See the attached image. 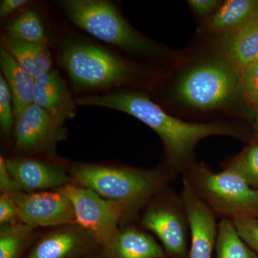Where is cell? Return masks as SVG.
I'll return each instance as SVG.
<instances>
[{
  "label": "cell",
  "mask_w": 258,
  "mask_h": 258,
  "mask_svg": "<svg viewBox=\"0 0 258 258\" xmlns=\"http://www.w3.org/2000/svg\"><path fill=\"white\" fill-rule=\"evenodd\" d=\"M77 106L103 107L123 112L143 122L159 136L164 145L167 166L181 176L196 163L195 149L202 139L212 136L243 138L240 128L221 123H190L168 114L149 96L137 91H115L81 97Z\"/></svg>",
  "instance_id": "obj_1"
},
{
  "label": "cell",
  "mask_w": 258,
  "mask_h": 258,
  "mask_svg": "<svg viewBox=\"0 0 258 258\" xmlns=\"http://www.w3.org/2000/svg\"><path fill=\"white\" fill-rule=\"evenodd\" d=\"M69 173L80 186L121 205L128 219L140 213L156 194L179 176L164 164L142 169L76 163L71 164Z\"/></svg>",
  "instance_id": "obj_2"
},
{
  "label": "cell",
  "mask_w": 258,
  "mask_h": 258,
  "mask_svg": "<svg viewBox=\"0 0 258 258\" xmlns=\"http://www.w3.org/2000/svg\"><path fill=\"white\" fill-rule=\"evenodd\" d=\"M59 62L75 87L81 91L120 87L144 74L137 64L89 42H66L61 47Z\"/></svg>",
  "instance_id": "obj_3"
},
{
  "label": "cell",
  "mask_w": 258,
  "mask_h": 258,
  "mask_svg": "<svg viewBox=\"0 0 258 258\" xmlns=\"http://www.w3.org/2000/svg\"><path fill=\"white\" fill-rule=\"evenodd\" d=\"M182 179L217 217L230 220L258 217V189L235 173L216 172L205 163L196 162Z\"/></svg>",
  "instance_id": "obj_4"
},
{
  "label": "cell",
  "mask_w": 258,
  "mask_h": 258,
  "mask_svg": "<svg viewBox=\"0 0 258 258\" xmlns=\"http://www.w3.org/2000/svg\"><path fill=\"white\" fill-rule=\"evenodd\" d=\"M60 5L76 26L95 38L122 50L138 53L157 52L155 45L126 21L107 0H63Z\"/></svg>",
  "instance_id": "obj_5"
},
{
  "label": "cell",
  "mask_w": 258,
  "mask_h": 258,
  "mask_svg": "<svg viewBox=\"0 0 258 258\" xmlns=\"http://www.w3.org/2000/svg\"><path fill=\"white\" fill-rule=\"evenodd\" d=\"M142 212L141 225L159 239L167 258H187L189 219L180 194L167 185L151 199Z\"/></svg>",
  "instance_id": "obj_6"
},
{
  "label": "cell",
  "mask_w": 258,
  "mask_h": 258,
  "mask_svg": "<svg viewBox=\"0 0 258 258\" xmlns=\"http://www.w3.org/2000/svg\"><path fill=\"white\" fill-rule=\"evenodd\" d=\"M238 74L227 62H208L188 71L179 81L177 94L198 109L223 106L238 92Z\"/></svg>",
  "instance_id": "obj_7"
},
{
  "label": "cell",
  "mask_w": 258,
  "mask_h": 258,
  "mask_svg": "<svg viewBox=\"0 0 258 258\" xmlns=\"http://www.w3.org/2000/svg\"><path fill=\"white\" fill-rule=\"evenodd\" d=\"M56 191L71 200L76 223L101 247L118 231L120 222L127 218L121 205L102 198L88 188L69 183Z\"/></svg>",
  "instance_id": "obj_8"
},
{
  "label": "cell",
  "mask_w": 258,
  "mask_h": 258,
  "mask_svg": "<svg viewBox=\"0 0 258 258\" xmlns=\"http://www.w3.org/2000/svg\"><path fill=\"white\" fill-rule=\"evenodd\" d=\"M13 137L19 152L50 154L55 152L57 144L67 138V130L32 103L15 119Z\"/></svg>",
  "instance_id": "obj_9"
},
{
  "label": "cell",
  "mask_w": 258,
  "mask_h": 258,
  "mask_svg": "<svg viewBox=\"0 0 258 258\" xmlns=\"http://www.w3.org/2000/svg\"><path fill=\"white\" fill-rule=\"evenodd\" d=\"M18 207L21 223L30 227H52L76 223L71 200L62 193L24 192L12 194Z\"/></svg>",
  "instance_id": "obj_10"
},
{
  "label": "cell",
  "mask_w": 258,
  "mask_h": 258,
  "mask_svg": "<svg viewBox=\"0 0 258 258\" xmlns=\"http://www.w3.org/2000/svg\"><path fill=\"white\" fill-rule=\"evenodd\" d=\"M179 194L189 219L190 241L187 258H213L218 233L217 217L184 179Z\"/></svg>",
  "instance_id": "obj_11"
},
{
  "label": "cell",
  "mask_w": 258,
  "mask_h": 258,
  "mask_svg": "<svg viewBox=\"0 0 258 258\" xmlns=\"http://www.w3.org/2000/svg\"><path fill=\"white\" fill-rule=\"evenodd\" d=\"M98 244L81 227H64L44 236L24 258H86Z\"/></svg>",
  "instance_id": "obj_12"
},
{
  "label": "cell",
  "mask_w": 258,
  "mask_h": 258,
  "mask_svg": "<svg viewBox=\"0 0 258 258\" xmlns=\"http://www.w3.org/2000/svg\"><path fill=\"white\" fill-rule=\"evenodd\" d=\"M33 103L40 107L57 122L63 125L77 113V104L67 83L57 70L35 79Z\"/></svg>",
  "instance_id": "obj_13"
},
{
  "label": "cell",
  "mask_w": 258,
  "mask_h": 258,
  "mask_svg": "<svg viewBox=\"0 0 258 258\" xmlns=\"http://www.w3.org/2000/svg\"><path fill=\"white\" fill-rule=\"evenodd\" d=\"M6 162L13 179L25 192L59 189L71 179L62 168L38 159L14 158Z\"/></svg>",
  "instance_id": "obj_14"
},
{
  "label": "cell",
  "mask_w": 258,
  "mask_h": 258,
  "mask_svg": "<svg viewBox=\"0 0 258 258\" xmlns=\"http://www.w3.org/2000/svg\"><path fill=\"white\" fill-rule=\"evenodd\" d=\"M100 258H167L165 251L150 234L135 227L118 229L101 247Z\"/></svg>",
  "instance_id": "obj_15"
},
{
  "label": "cell",
  "mask_w": 258,
  "mask_h": 258,
  "mask_svg": "<svg viewBox=\"0 0 258 258\" xmlns=\"http://www.w3.org/2000/svg\"><path fill=\"white\" fill-rule=\"evenodd\" d=\"M1 46L32 79H36L52 70V55L47 45L23 41L4 33L1 37Z\"/></svg>",
  "instance_id": "obj_16"
},
{
  "label": "cell",
  "mask_w": 258,
  "mask_h": 258,
  "mask_svg": "<svg viewBox=\"0 0 258 258\" xmlns=\"http://www.w3.org/2000/svg\"><path fill=\"white\" fill-rule=\"evenodd\" d=\"M224 52L237 74L258 60V18L228 32Z\"/></svg>",
  "instance_id": "obj_17"
},
{
  "label": "cell",
  "mask_w": 258,
  "mask_h": 258,
  "mask_svg": "<svg viewBox=\"0 0 258 258\" xmlns=\"http://www.w3.org/2000/svg\"><path fill=\"white\" fill-rule=\"evenodd\" d=\"M0 66L13 98L15 118L33 103L35 79L27 74L4 49L0 50Z\"/></svg>",
  "instance_id": "obj_18"
},
{
  "label": "cell",
  "mask_w": 258,
  "mask_h": 258,
  "mask_svg": "<svg viewBox=\"0 0 258 258\" xmlns=\"http://www.w3.org/2000/svg\"><path fill=\"white\" fill-rule=\"evenodd\" d=\"M258 18V0H227L208 23L210 31L230 32Z\"/></svg>",
  "instance_id": "obj_19"
},
{
  "label": "cell",
  "mask_w": 258,
  "mask_h": 258,
  "mask_svg": "<svg viewBox=\"0 0 258 258\" xmlns=\"http://www.w3.org/2000/svg\"><path fill=\"white\" fill-rule=\"evenodd\" d=\"M215 258H258V255L241 238L232 220L221 219L218 224V233Z\"/></svg>",
  "instance_id": "obj_20"
},
{
  "label": "cell",
  "mask_w": 258,
  "mask_h": 258,
  "mask_svg": "<svg viewBox=\"0 0 258 258\" xmlns=\"http://www.w3.org/2000/svg\"><path fill=\"white\" fill-rule=\"evenodd\" d=\"M5 31V34L13 38L49 46L41 18L33 10H26L19 15L8 24Z\"/></svg>",
  "instance_id": "obj_21"
},
{
  "label": "cell",
  "mask_w": 258,
  "mask_h": 258,
  "mask_svg": "<svg viewBox=\"0 0 258 258\" xmlns=\"http://www.w3.org/2000/svg\"><path fill=\"white\" fill-rule=\"evenodd\" d=\"M33 229L23 223L3 227L0 234V258H23L31 242Z\"/></svg>",
  "instance_id": "obj_22"
},
{
  "label": "cell",
  "mask_w": 258,
  "mask_h": 258,
  "mask_svg": "<svg viewBox=\"0 0 258 258\" xmlns=\"http://www.w3.org/2000/svg\"><path fill=\"white\" fill-rule=\"evenodd\" d=\"M242 178L254 189H258V137L242 152L223 166Z\"/></svg>",
  "instance_id": "obj_23"
},
{
  "label": "cell",
  "mask_w": 258,
  "mask_h": 258,
  "mask_svg": "<svg viewBox=\"0 0 258 258\" xmlns=\"http://www.w3.org/2000/svg\"><path fill=\"white\" fill-rule=\"evenodd\" d=\"M238 92L244 101L258 108V60L238 74Z\"/></svg>",
  "instance_id": "obj_24"
},
{
  "label": "cell",
  "mask_w": 258,
  "mask_h": 258,
  "mask_svg": "<svg viewBox=\"0 0 258 258\" xmlns=\"http://www.w3.org/2000/svg\"><path fill=\"white\" fill-rule=\"evenodd\" d=\"M13 98L3 74H0V127L5 135L13 132L15 123Z\"/></svg>",
  "instance_id": "obj_25"
},
{
  "label": "cell",
  "mask_w": 258,
  "mask_h": 258,
  "mask_svg": "<svg viewBox=\"0 0 258 258\" xmlns=\"http://www.w3.org/2000/svg\"><path fill=\"white\" fill-rule=\"evenodd\" d=\"M232 222L241 238L258 255V217H244Z\"/></svg>",
  "instance_id": "obj_26"
},
{
  "label": "cell",
  "mask_w": 258,
  "mask_h": 258,
  "mask_svg": "<svg viewBox=\"0 0 258 258\" xmlns=\"http://www.w3.org/2000/svg\"><path fill=\"white\" fill-rule=\"evenodd\" d=\"M20 222L18 207L13 197L8 193H2L0 197V224L2 227L19 225Z\"/></svg>",
  "instance_id": "obj_27"
},
{
  "label": "cell",
  "mask_w": 258,
  "mask_h": 258,
  "mask_svg": "<svg viewBox=\"0 0 258 258\" xmlns=\"http://www.w3.org/2000/svg\"><path fill=\"white\" fill-rule=\"evenodd\" d=\"M0 189L2 193H8L10 195L22 191L10 174L7 166L6 160L3 157H0Z\"/></svg>",
  "instance_id": "obj_28"
},
{
  "label": "cell",
  "mask_w": 258,
  "mask_h": 258,
  "mask_svg": "<svg viewBox=\"0 0 258 258\" xmlns=\"http://www.w3.org/2000/svg\"><path fill=\"white\" fill-rule=\"evenodd\" d=\"M187 3L197 14L205 16L215 10L220 2L216 0H189Z\"/></svg>",
  "instance_id": "obj_29"
},
{
  "label": "cell",
  "mask_w": 258,
  "mask_h": 258,
  "mask_svg": "<svg viewBox=\"0 0 258 258\" xmlns=\"http://www.w3.org/2000/svg\"><path fill=\"white\" fill-rule=\"evenodd\" d=\"M28 0H2L0 2V17L7 18L17 10L29 4Z\"/></svg>",
  "instance_id": "obj_30"
},
{
  "label": "cell",
  "mask_w": 258,
  "mask_h": 258,
  "mask_svg": "<svg viewBox=\"0 0 258 258\" xmlns=\"http://www.w3.org/2000/svg\"><path fill=\"white\" fill-rule=\"evenodd\" d=\"M86 258H100L99 255H98V254H93V255L88 256V257Z\"/></svg>",
  "instance_id": "obj_31"
},
{
  "label": "cell",
  "mask_w": 258,
  "mask_h": 258,
  "mask_svg": "<svg viewBox=\"0 0 258 258\" xmlns=\"http://www.w3.org/2000/svg\"><path fill=\"white\" fill-rule=\"evenodd\" d=\"M258 110V108H257ZM256 128H257V133H258V111L257 113V118H256Z\"/></svg>",
  "instance_id": "obj_32"
}]
</instances>
